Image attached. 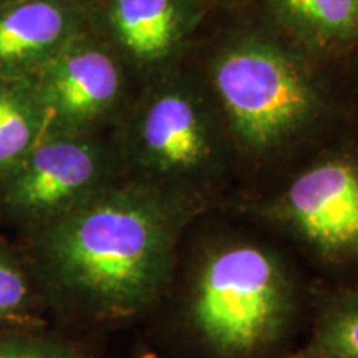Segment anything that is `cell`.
Returning <instances> with one entry per match:
<instances>
[{"instance_id": "obj_4", "label": "cell", "mask_w": 358, "mask_h": 358, "mask_svg": "<svg viewBox=\"0 0 358 358\" xmlns=\"http://www.w3.org/2000/svg\"><path fill=\"white\" fill-rule=\"evenodd\" d=\"M282 214L322 256L358 257V168L330 159L303 171L285 192Z\"/></svg>"}, {"instance_id": "obj_7", "label": "cell", "mask_w": 358, "mask_h": 358, "mask_svg": "<svg viewBox=\"0 0 358 358\" xmlns=\"http://www.w3.org/2000/svg\"><path fill=\"white\" fill-rule=\"evenodd\" d=\"M77 17L62 0H17L0 10V75L25 77L77 42Z\"/></svg>"}, {"instance_id": "obj_14", "label": "cell", "mask_w": 358, "mask_h": 358, "mask_svg": "<svg viewBox=\"0 0 358 358\" xmlns=\"http://www.w3.org/2000/svg\"><path fill=\"white\" fill-rule=\"evenodd\" d=\"M0 358H70L65 352L40 343L0 342Z\"/></svg>"}, {"instance_id": "obj_12", "label": "cell", "mask_w": 358, "mask_h": 358, "mask_svg": "<svg viewBox=\"0 0 358 358\" xmlns=\"http://www.w3.org/2000/svg\"><path fill=\"white\" fill-rule=\"evenodd\" d=\"M295 20L322 34H348L358 27V0H280Z\"/></svg>"}, {"instance_id": "obj_5", "label": "cell", "mask_w": 358, "mask_h": 358, "mask_svg": "<svg viewBox=\"0 0 358 358\" xmlns=\"http://www.w3.org/2000/svg\"><path fill=\"white\" fill-rule=\"evenodd\" d=\"M32 88L47 127L78 128L105 113L122 88V73L108 53L73 42L22 77Z\"/></svg>"}, {"instance_id": "obj_15", "label": "cell", "mask_w": 358, "mask_h": 358, "mask_svg": "<svg viewBox=\"0 0 358 358\" xmlns=\"http://www.w3.org/2000/svg\"><path fill=\"white\" fill-rule=\"evenodd\" d=\"M12 2H17V0H0V3H3V6H7V3H12Z\"/></svg>"}, {"instance_id": "obj_13", "label": "cell", "mask_w": 358, "mask_h": 358, "mask_svg": "<svg viewBox=\"0 0 358 358\" xmlns=\"http://www.w3.org/2000/svg\"><path fill=\"white\" fill-rule=\"evenodd\" d=\"M27 295L24 277L6 257L0 256V315L15 310Z\"/></svg>"}, {"instance_id": "obj_3", "label": "cell", "mask_w": 358, "mask_h": 358, "mask_svg": "<svg viewBox=\"0 0 358 358\" xmlns=\"http://www.w3.org/2000/svg\"><path fill=\"white\" fill-rule=\"evenodd\" d=\"M214 83L237 134L267 148L289 134L310 110V90L292 62L274 48L245 43L219 58Z\"/></svg>"}, {"instance_id": "obj_6", "label": "cell", "mask_w": 358, "mask_h": 358, "mask_svg": "<svg viewBox=\"0 0 358 358\" xmlns=\"http://www.w3.org/2000/svg\"><path fill=\"white\" fill-rule=\"evenodd\" d=\"M100 174L95 146L70 134L43 136L6 176V199L25 214H58L92 194Z\"/></svg>"}, {"instance_id": "obj_8", "label": "cell", "mask_w": 358, "mask_h": 358, "mask_svg": "<svg viewBox=\"0 0 358 358\" xmlns=\"http://www.w3.org/2000/svg\"><path fill=\"white\" fill-rule=\"evenodd\" d=\"M140 148L145 161L159 173L187 174L211 155L208 129L187 98L168 93L151 103L141 120Z\"/></svg>"}, {"instance_id": "obj_2", "label": "cell", "mask_w": 358, "mask_h": 358, "mask_svg": "<svg viewBox=\"0 0 358 358\" xmlns=\"http://www.w3.org/2000/svg\"><path fill=\"white\" fill-rule=\"evenodd\" d=\"M292 289L274 254L227 243L206 254L191 289V324L214 353L237 358L271 345L287 324Z\"/></svg>"}, {"instance_id": "obj_1", "label": "cell", "mask_w": 358, "mask_h": 358, "mask_svg": "<svg viewBox=\"0 0 358 358\" xmlns=\"http://www.w3.org/2000/svg\"><path fill=\"white\" fill-rule=\"evenodd\" d=\"M179 219L156 192L101 191L58 213L42 239L52 279L80 306L129 315L171 275Z\"/></svg>"}, {"instance_id": "obj_11", "label": "cell", "mask_w": 358, "mask_h": 358, "mask_svg": "<svg viewBox=\"0 0 358 358\" xmlns=\"http://www.w3.org/2000/svg\"><path fill=\"white\" fill-rule=\"evenodd\" d=\"M287 358H358V292L330 303L306 347Z\"/></svg>"}, {"instance_id": "obj_9", "label": "cell", "mask_w": 358, "mask_h": 358, "mask_svg": "<svg viewBox=\"0 0 358 358\" xmlns=\"http://www.w3.org/2000/svg\"><path fill=\"white\" fill-rule=\"evenodd\" d=\"M111 25L120 42L140 60L164 57L181 37L179 0H111Z\"/></svg>"}, {"instance_id": "obj_10", "label": "cell", "mask_w": 358, "mask_h": 358, "mask_svg": "<svg viewBox=\"0 0 358 358\" xmlns=\"http://www.w3.org/2000/svg\"><path fill=\"white\" fill-rule=\"evenodd\" d=\"M47 128L32 88L22 77L0 80V176H7Z\"/></svg>"}]
</instances>
